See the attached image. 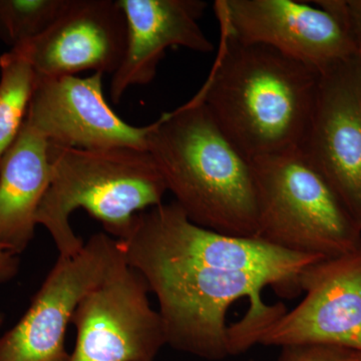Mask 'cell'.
Wrapping results in <instances>:
<instances>
[{
	"instance_id": "1",
	"label": "cell",
	"mask_w": 361,
	"mask_h": 361,
	"mask_svg": "<svg viewBox=\"0 0 361 361\" xmlns=\"http://www.w3.org/2000/svg\"><path fill=\"white\" fill-rule=\"evenodd\" d=\"M320 73L271 47L220 35L212 70L194 97L251 161L301 149Z\"/></svg>"
},
{
	"instance_id": "2",
	"label": "cell",
	"mask_w": 361,
	"mask_h": 361,
	"mask_svg": "<svg viewBox=\"0 0 361 361\" xmlns=\"http://www.w3.org/2000/svg\"><path fill=\"white\" fill-rule=\"evenodd\" d=\"M147 151L175 202L195 224L256 238L251 161L226 137L206 104L193 99L153 123Z\"/></svg>"
},
{
	"instance_id": "3",
	"label": "cell",
	"mask_w": 361,
	"mask_h": 361,
	"mask_svg": "<svg viewBox=\"0 0 361 361\" xmlns=\"http://www.w3.org/2000/svg\"><path fill=\"white\" fill-rule=\"evenodd\" d=\"M51 184L37 211V225L51 234L59 257H71L85 242L70 218L84 209L121 240L137 213L163 203L168 190L148 151L132 147L78 149L49 145Z\"/></svg>"
},
{
	"instance_id": "4",
	"label": "cell",
	"mask_w": 361,
	"mask_h": 361,
	"mask_svg": "<svg viewBox=\"0 0 361 361\" xmlns=\"http://www.w3.org/2000/svg\"><path fill=\"white\" fill-rule=\"evenodd\" d=\"M256 238L281 250L334 258L361 247V228L300 149L251 161Z\"/></svg>"
},
{
	"instance_id": "5",
	"label": "cell",
	"mask_w": 361,
	"mask_h": 361,
	"mask_svg": "<svg viewBox=\"0 0 361 361\" xmlns=\"http://www.w3.org/2000/svg\"><path fill=\"white\" fill-rule=\"evenodd\" d=\"M118 242L125 259L180 261L262 273L275 278L289 295L301 291L302 271L325 259L281 250L257 238L206 229L192 222L175 201L137 213Z\"/></svg>"
},
{
	"instance_id": "6",
	"label": "cell",
	"mask_w": 361,
	"mask_h": 361,
	"mask_svg": "<svg viewBox=\"0 0 361 361\" xmlns=\"http://www.w3.org/2000/svg\"><path fill=\"white\" fill-rule=\"evenodd\" d=\"M217 0L220 35L265 45L322 73L361 54L353 33L325 0Z\"/></svg>"
},
{
	"instance_id": "7",
	"label": "cell",
	"mask_w": 361,
	"mask_h": 361,
	"mask_svg": "<svg viewBox=\"0 0 361 361\" xmlns=\"http://www.w3.org/2000/svg\"><path fill=\"white\" fill-rule=\"evenodd\" d=\"M149 285L123 257L78 303L70 361H155L167 344L160 313L151 307Z\"/></svg>"
},
{
	"instance_id": "8",
	"label": "cell",
	"mask_w": 361,
	"mask_h": 361,
	"mask_svg": "<svg viewBox=\"0 0 361 361\" xmlns=\"http://www.w3.org/2000/svg\"><path fill=\"white\" fill-rule=\"evenodd\" d=\"M123 257L118 239L92 235L82 251L59 257L25 315L0 337V361H70L66 329L82 298Z\"/></svg>"
},
{
	"instance_id": "9",
	"label": "cell",
	"mask_w": 361,
	"mask_h": 361,
	"mask_svg": "<svg viewBox=\"0 0 361 361\" xmlns=\"http://www.w3.org/2000/svg\"><path fill=\"white\" fill-rule=\"evenodd\" d=\"M299 287L303 300L263 330L257 344L336 346L361 353V247L308 266Z\"/></svg>"
},
{
	"instance_id": "10",
	"label": "cell",
	"mask_w": 361,
	"mask_h": 361,
	"mask_svg": "<svg viewBox=\"0 0 361 361\" xmlns=\"http://www.w3.org/2000/svg\"><path fill=\"white\" fill-rule=\"evenodd\" d=\"M300 151L361 228V54L320 73Z\"/></svg>"
},
{
	"instance_id": "11",
	"label": "cell",
	"mask_w": 361,
	"mask_h": 361,
	"mask_svg": "<svg viewBox=\"0 0 361 361\" xmlns=\"http://www.w3.org/2000/svg\"><path fill=\"white\" fill-rule=\"evenodd\" d=\"M103 75L37 77L25 122L52 146L147 151L153 123L135 127L123 122L104 99Z\"/></svg>"
},
{
	"instance_id": "12",
	"label": "cell",
	"mask_w": 361,
	"mask_h": 361,
	"mask_svg": "<svg viewBox=\"0 0 361 361\" xmlns=\"http://www.w3.org/2000/svg\"><path fill=\"white\" fill-rule=\"evenodd\" d=\"M127 47V21L118 0H68L56 20L20 47L37 77L85 71L115 73Z\"/></svg>"
},
{
	"instance_id": "13",
	"label": "cell",
	"mask_w": 361,
	"mask_h": 361,
	"mask_svg": "<svg viewBox=\"0 0 361 361\" xmlns=\"http://www.w3.org/2000/svg\"><path fill=\"white\" fill-rule=\"evenodd\" d=\"M127 21V47L111 82V101L118 104L133 85H148L166 51L180 47L209 54L214 44L199 20L208 4L202 0H118Z\"/></svg>"
},
{
	"instance_id": "14",
	"label": "cell",
	"mask_w": 361,
	"mask_h": 361,
	"mask_svg": "<svg viewBox=\"0 0 361 361\" xmlns=\"http://www.w3.org/2000/svg\"><path fill=\"white\" fill-rule=\"evenodd\" d=\"M49 144L27 123L0 159V243L16 255L35 237L37 214L51 184Z\"/></svg>"
},
{
	"instance_id": "15",
	"label": "cell",
	"mask_w": 361,
	"mask_h": 361,
	"mask_svg": "<svg viewBox=\"0 0 361 361\" xmlns=\"http://www.w3.org/2000/svg\"><path fill=\"white\" fill-rule=\"evenodd\" d=\"M37 73L20 47L0 56V159L23 127Z\"/></svg>"
},
{
	"instance_id": "16",
	"label": "cell",
	"mask_w": 361,
	"mask_h": 361,
	"mask_svg": "<svg viewBox=\"0 0 361 361\" xmlns=\"http://www.w3.org/2000/svg\"><path fill=\"white\" fill-rule=\"evenodd\" d=\"M68 0H0V40L11 49L39 37Z\"/></svg>"
},
{
	"instance_id": "17",
	"label": "cell",
	"mask_w": 361,
	"mask_h": 361,
	"mask_svg": "<svg viewBox=\"0 0 361 361\" xmlns=\"http://www.w3.org/2000/svg\"><path fill=\"white\" fill-rule=\"evenodd\" d=\"M361 353L327 345H294L281 348L278 361H358Z\"/></svg>"
},
{
	"instance_id": "18",
	"label": "cell",
	"mask_w": 361,
	"mask_h": 361,
	"mask_svg": "<svg viewBox=\"0 0 361 361\" xmlns=\"http://www.w3.org/2000/svg\"><path fill=\"white\" fill-rule=\"evenodd\" d=\"M343 20L361 49V0H327Z\"/></svg>"
},
{
	"instance_id": "19",
	"label": "cell",
	"mask_w": 361,
	"mask_h": 361,
	"mask_svg": "<svg viewBox=\"0 0 361 361\" xmlns=\"http://www.w3.org/2000/svg\"><path fill=\"white\" fill-rule=\"evenodd\" d=\"M20 260L18 255L0 243V283L11 281L18 274Z\"/></svg>"
},
{
	"instance_id": "20",
	"label": "cell",
	"mask_w": 361,
	"mask_h": 361,
	"mask_svg": "<svg viewBox=\"0 0 361 361\" xmlns=\"http://www.w3.org/2000/svg\"><path fill=\"white\" fill-rule=\"evenodd\" d=\"M4 316L2 313H0V326H1L2 323H4Z\"/></svg>"
},
{
	"instance_id": "21",
	"label": "cell",
	"mask_w": 361,
	"mask_h": 361,
	"mask_svg": "<svg viewBox=\"0 0 361 361\" xmlns=\"http://www.w3.org/2000/svg\"><path fill=\"white\" fill-rule=\"evenodd\" d=\"M358 361H361V356H360V360H358Z\"/></svg>"
}]
</instances>
